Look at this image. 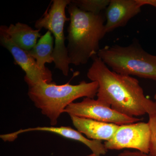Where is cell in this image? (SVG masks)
I'll return each instance as SVG.
<instances>
[{
  "label": "cell",
  "mask_w": 156,
  "mask_h": 156,
  "mask_svg": "<svg viewBox=\"0 0 156 156\" xmlns=\"http://www.w3.org/2000/svg\"><path fill=\"white\" fill-rule=\"evenodd\" d=\"M67 8L70 19L67 37L70 63L85 64L100 50L99 42L107 34L105 17L102 13L82 11L71 2Z\"/></svg>",
  "instance_id": "obj_2"
},
{
  "label": "cell",
  "mask_w": 156,
  "mask_h": 156,
  "mask_svg": "<svg viewBox=\"0 0 156 156\" xmlns=\"http://www.w3.org/2000/svg\"><path fill=\"white\" fill-rule=\"evenodd\" d=\"M97 56L117 73L156 81V56L146 52L137 44L105 46L99 50Z\"/></svg>",
  "instance_id": "obj_4"
},
{
  "label": "cell",
  "mask_w": 156,
  "mask_h": 156,
  "mask_svg": "<svg viewBox=\"0 0 156 156\" xmlns=\"http://www.w3.org/2000/svg\"><path fill=\"white\" fill-rule=\"evenodd\" d=\"M70 116L112 123L119 126L137 122L142 119L128 116L118 112L101 101L86 98L81 102L73 103L64 111Z\"/></svg>",
  "instance_id": "obj_6"
},
{
  "label": "cell",
  "mask_w": 156,
  "mask_h": 156,
  "mask_svg": "<svg viewBox=\"0 0 156 156\" xmlns=\"http://www.w3.org/2000/svg\"><path fill=\"white\" fill-rule=\"evenodd\" d=\"M148 122L150 128L151 138L149 154L153 156H156V112L148 115Z\"/></svg>",
  "instance_id": "obj_15"
},
{
  "label": "cell",
  "mask_w": 156,
  "mask_h": 156,
  "mask_svg": "<svg viewBox=\"0 0 156 156\" xmlns=\"http://www.w3.org/2000/svg\"><path fill=\"white\" fill-rule=\"evenodd\" d=\"M154 98L156 100V94H155L154 96Z\"/></svg>",
  "instance_id": "obj_19"
},
{
  "label": "cell",
  "mask_w": 156,
  "mask_h": 156,
  "mask_svg": "<svg viewBox=\"0 0 156 156\" xmlns=\"http://www.w3.org/2000/svg\"><path fill=\"white\" fill-rule=\"evenodd\" d=\"M39 30L33 29L24 23L18 22L9 27H0V34L5 36L20 48L30 51L37 44L38 38L42 36Z\"/></svg>",
  "instance_id": "obj_12"
},
{
  "label": "cell",
  "mask_w": 156,
  "mask_h": 156,
  "mask_svg": "<svg viewBox=\"0 0 156 156\" xmlns=\"http://www.w3.org/2000/svg\"><path fill=\"white\" fill-rule=\"evenodd\" d=\"M53 45L52 33L48 30L40 38L34 48L28 51L30 54L35 59L37 64L42 69L47 68L45 66L46 63H51L53 62Z\"/></svg>",
  "instance_id": "obj_13"
},
{
  "label": "cell",
  "mask_w": 156,
  "mask_h": 156,
  "mask_svg": "<svg viewBox=\"0 0 156 156\" xmlns=\"http://www.w3.org/2000/svg\"><path fill=\"white\" fill-rule=\"evenodd\" d=\"M0 43L11 53L15 63L19 66L25 73L24 80L26 83H52L53 78L51 71L48 68L43 69L39 67L35 59L31 56L28 51L20 48L10 39L1 34Z\"/></svg>",
  "instance_id": "obj_8"
},
{
  "label": "cell",
  "mask_w": 156,
  "mask_h": 156,
  "mask_svg": "<svg viewBox=\"0 0 156 156\" xmlns=\"http://www.w3.org/2000/svg\"><path fill=\"white\" fill-rule=\"evenodd\" d=\"M151 138L148 123L137 122L120 126L113 136L104 144L108 150L134 149L149 154Z\"/></svg>",
  "instance_id": "obj_7"
},
{
  "label": "cell",
  "mask_w": 156,
  "mask_h": 156,
  "mask_svg": "<svg viewBox=\"0 0 156 156\" xmlns=\"http://www.w3.org/2000/svg\"><path fill=\"white\" fill-rule=\"evenodd\" d=\"M33 131L52 132L65 138L79 141L88 147L92 151V153L96 154L98 156L105 155L108 151L105 146L104 144L102 143V141L88 139L77 130L66 126L58 127H37L20 129L19 131L10 134H2L0 137L5 141H13L17 138L19 134L24 132Z\"/></svg>",
  "instance_id": "obj_9"
},
{
  "label": "cell",
  "mask_w": 156,
  "mask_h": 156,
  "mask_svg": "<svg viewBox=\"0 0 156 156\" xmlns=\"http://www.w3.org/2000/svg\"><path fill=\"white\" fill-rule=\"evenodd\" d=\"M70 116L77 130L85 134L88 139L93 140L108 141L113 136L120 126L76 116Z\"/></svg>",
  "instance_id": "obj_11"
},
{
  "label": "cell",
  "mask_w": 156,
  "mask_h": 156,
  "mask_svg": "<svg viewBox=\"0 0 156 156\" xmlns=\"http://www.w3.org/2000/svg\"><path fill=\"white\" fill-rule=\"evenodd\" d=\"M119 156H153L150 154H145L139 151H126L120 154Z\"/></svg>",
  "instance_id": "obj_16"
},
{
  "label": "cell",
  "mask_w": 156,
  "mask_h": 156,
  "mask_svg": "<svg viewBox=\"0 0 156 156\" xmlns=\"http://www.w3.org/2000/svg\"><path fill=\"white\" fill-rule=\"evenodd\" d=\"M70 0H53L50 9L35 24L37 30L44 28L53 34L55 40V46L53 53L55 68L61 71L64 76L68 75L69 65L67 47L65 45L64 33L65 23L70 20L66 15L65 10L70 4Z\"/></svg>",
  "instance_id": "obj_5"
},
{
  "label": "cell",
  "mask_w": 156,
  "mask_h": 156,
  "mask_svg": "<svg viewBox=\"0 0 156 156\" xmlns=\"http://www.w3.org/2000/svg\"><path fill=\"white\" fill-rule=\"evenodd\" d=\"M139 0H111L105 11L106 33L125 27L141 11Z\"/></svg>",
  "instance_id": "obj_10"
},
{
  "label": "cell",
  "mask_w": 156,
  "mask_h": 156,
  "mask_svg": "<svg viewBox=\"0 0 156 156\" xmlns=\"http://www.w3.org/2000/svg\"><path fill=\"white\" fill-rule=\"evenodd\" d=\"M139 2L142 6L150 5L156 8V0H139Z\"/></svg>",
  "instance_id": "obj_17"
},
{
  "label": "cell",
  "mask_w": 156,
  "mask_h": 156,
  "mask_svg": "<svg viewBox=\"0 0 156 156\" xmlns=\"http://www.w3.org/2000/svg\"><path fill=\"white\" fill-rule=\"evenodd\" d=\"M92 58L93 62L87 76L98 83V99L129 117L156 112V101L146 97L138 80L111 70L97 55Z\"/></svg>",
  "instance_id": "obj_1"
},
{
  "label": "cell",
  "mask_w": 156,
  "mask_h": 156,
  "mask_svg": "<svg viewBox=\"0 0 156 156\" xmlns=\"http://www.w3.org/2000/svg\"><path fill=\"white\" fill-rule=\"evenodd\" d=\"M111 0H73L71 3L85 12L99 14L106 10Z\"/></svg>",
  "instance_id": "obj_14"
},
{
  "label": "cell",
  "mask_w": 156,
  "mask_h": 156,
  "mask_svg": "<svg viewBox=\"0 0 156 156\" xmlns=\"http://www.w3.org/2000/svg\"><path fill=\"white\" fill-rule=\"evenodd\" d=\"M87 156H100L97 155L96 154H95L94 153H92V154H90L88 155H87Z\"/></svg>",
  "instance_id": "obj_18"
},
{
  "label": "cell",
  "mask_w": 156,
  "mask_h": 156,
  "mask_svg": "<svg viewBox=\"0 0 156 156\" xmlns=\"http://www.w3.org/2000/svg\"><path fill=\"white\" fill-rule=\"evenodd\" d=\"M27 84L30 98L35 106L41 109L42 114L49 119L52 126L56 125L60 115L73 101L83 97L94 98L98 89L96 81L87 83L83 81L76 85L69 83L58 85L44 82Z\"/></svg>",
  "instance_id": "obj_3"
}]
</instances>
